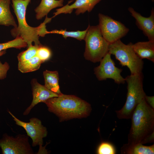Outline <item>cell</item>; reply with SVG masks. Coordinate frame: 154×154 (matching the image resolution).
<instances>
[{"instance_id":"cell-1","label":"cell","mask_w":154,"mask_h":154,"mask_svg":"<svg viewBox=\"0 0 154 154\" xmlns=\"http://www.w3.org/2000/svg\"><path fill=\"white\" fill-rule=\"evenodd\" d=\"M131 127L128 143L144 144L154 140V109L145 98L137 106L131 118Z\"/></svg>"},{"instance_id":"cell-2","label":"cell","mask_w":154,"mask_h":154,"mask_svg":"<svg viewBox=\"0 0 154 154\" xmlns=\"http://www.w3.org/2000/svg\"><path fill=\"white\" fill-rule=\"evenodd\" d=\"M12 7L16 16L18 25L12 29L10 32L14 37H20L27 44L28 47L32 45H41L39 40V36L44 37L48 34L46 29V24L49 23L52 18L47 16L44 21L37 27H34L29 26L26 20L25 15L27 7L31 0H11Z\"/></svg>"},{"instance_id":"cell-3","label":"cell","mask_w":154,"mask_h":154,"mask_svg":"<svg viewBox=\"0 0 154 154\" xmlns=\"http://www.w3.org/2000/svg\"><path fill=\"white\" fill-rule=\"evenodd\" d=\"M44 103L50 112L62 120L86 117L91 110L90 105L88 103L72 95L62 94L50 98Z\"/></svg>"},{"instance_id":"cell-4","label":"cell","mask_w":154,"mask_h":154,"mask_svg":"<svg viewBox=\"0 0 154 154\" xmlns=\"http://www.w3.org/2000/svg\"><path fill=\"white\" fill-rule=\"evenodd\" d=\"M143 79L142 73L130 74L125 78L127 84V98L122 108L116 111L119 119H131L137 105L145 98L146 94L143 89Z\"/></svg>"},{"instance_id":"cell-5","label":"cell","mask_w":154,"mask_h":154,"mask_svg":"<svg viewBox=\"0 0 154 154\" xmlns=\"http://www.w3.org/2000/svg\"><path fill=\"white\" fill-rule=\"evenodd\" d=\"M84 40L85 59L94 63L100 62L108 52L110 43L103 37L98 25H89Z\"/></svg>"},{"instance_id":"cell-6","label":"cell","mask_w":154,"mask_h":154,"mask_svg":"<svg viewBox=\"0 0 154 154\" xmlns=\"http://www.w3.org/2000/svg\"><path fill=\"white\" fill-rule=\"evenodd\" d=\"M131 44H126L119 39L110 44L108 52L114 55L122 66H127L131 74L142 73L143 61L135 52Z\"/></svg>"},{"instance_id":"cell-7","label":"cell","mask_w":154,"mask_h":154,"mask_svg":"<svg viewBox=\"0 0 154 154\" xmlns=\"http://www.w3.org/2000/svg\"><path fill=\"white\" fill-rule=\"evenodd\" d=\"M27 134H19L15 137L4 134L0 139L2 154H34V152Z\"/></svg>"},{"instance_id":"cell-8","label":"cell","mask_w":154,"mask_h":154,"mask_svg":"<svg viewBox=\"0 0 154 154\" xmlns=\"http://www.w3.org/2000/svg\"><path fill=\"white\" fill-rule=\"evenodd\" d=\"M98 16L101 34L110 44L120 39L129 32V29L120 21L100 13Z\"/></svg>"},{"instance_id":"cell-9","label":"cell","mask_w":154,"mask_h":154,"mask_svg":"<svg viewBox=\"0 0 154 154\" xmlns=\"http://www.w3.org/2000/svg\"><path fill=\"white\" fill-rule=\"evenodd\" d=\"M7 112L12 117L16 124L23 127L26 131L27 135L30 137L32 140V146L33 147L39 146L38 153L42 151L43 147V138L47 135L46 128L42 123L38 119L34 117L29 119V122L22 121L14 115L9 110Z\"/></svg>"},{"instance_id":"cell-10","label":"cell","mask_w":154,"mask_h":154,"mask_svg":"<svg viewBox=\"0 0 154 154\" xmlns=\"http://www.w3.org/2000/svg\"><path fill=\"white\" fill-rule=\"evenodd\" d=\"M111 55L108 52L103 57L100 61L99 65L94 68V74L99 80L110 78L117 84H124L125 82V78L121 74L122 69L115 66Z\"/></svg>"},{"instance_id":"cell-11","label":"cell","mask_w":154,"mask_h":154,"mask_svg":"<svg viewBox=\"0 0 154 154\" xmlns=\"http://www.w3.org/2000/svg\"><path fill=\"white\" fill-rule=\"evenodd\" d=\"M102 0H75V2L70 5L73 0L68 1L67 4L63 6L61 8L56 10V12L52 17L53 18L58 15L62 13L70 14L74 10L76 9L75 13L76 15L80 13H83L86 11L90 12L94 8L95 5Z\"/></svg>"},{"instance_id":"cell-12","label":"cell","mask_w":154,"mask_h":154,"mask_svg":"<svg viewBox=\"0 0 154 154\" xmlns=\"http://www.w3.org/2000/svg\"><path fill=\"white\" fill-rule=\"evenodd\" d=\"M128 10L135 19L136 24L142 31L149 40L154 41V9L152 8L149 17L142 16L132 7H129Z\"/></svg>"},{"instance_id":"cell-13","label":"cell","mask_w":154,"mask_h":154,"mask_svg":"<svg viewBox=\"0 0 154 154\" xmlns=\"http://www.w3.org/2000/svg\"><path fill=\"white\" fill-rule=\"evenodd\" d=\"M31 84L33 100L31 105L24 112V116L29 114L32 109L38 103H44L50 98L59 96L49 90L44 86L39 84L35 79L32 80Z\"/></svg>"},{"instance_id":"cell-14","label":"cell","mask_w":154,"mask_h":154,"mask_svg":"<svg viewBox=\"0 0 154 154\" xmlns=\"http://www.w3.org/2000/svg\"><path fill=\"white\" fill-rule=\"evenodd\" d=\"M135 52L141 59H147L154 62V41L139 42L132 43Z\"/></svg>"},{"instance_id":"cell-15","label":"cell","mask_w":154,"mask_h":154,"mask_svg":"<svg viewBox=\"0 0 154 154\" xmlns=\"http://www.w3.org/2000/svg\"><path fill=\"white\" fill-rule=\"evenodd\" d=\"M64 1V0H41L39 5L35 9L36 19H41L53 9L62 7Z\"/></svg>"},{"instance_id":"cell-16","label":"cell","mask_w":154,"mask_h":154,"mask_svg":"<svg viewBox=\"0 0 154 154\" xmlns=\"http://www.w3.org/2000/svg\"><path fill=\"white\" fill-rule=\"evenodd\" d=\"M11 0H0V25L11 26L15 28L17 25L10 11Z\"/></svg>"},{"instance_id":"cell-17","label":"cell","mask_w":154,"mask_h":154,"mask_svg":"<svg viewBox=\"0 0 154 154\" xmlns=\"http://www.w3.org/2000/svg\"><path fill=\"white\" fill-rule=\"evenodd\" d=\"M122 154H152L154 153V144L145 146L141 143L124 144L121 148Z\"/></svg>"},{"instance_id":"cell-18","label":"cell","mask_w":154,"mask_h":154,"mask_svg":"<svg viewBox=\"0 0 154 154\" xmlns=\"http://www.w3.org/2000/svg\"><path fill=\"white\" fill-rule=\"evenodd\" d=\"M44 86L50 91L60 95V92L58 84L59 76L57 71L46 70L43 72Z\"/></svg>"},{"instance_id":"cell-19","label":"cell","mask_w":154,"mask_h":154,"mask_svg":"<svg viewBox=\"0 0 154 154\" xmlns=\"http://www.w3.org/2000/svg\"><path fill=\"white\" fill-rule=\"evenodd\" d=\"M42 62L36 55L29 60L19 62L18 68L22 73H27L38 70Z\"/></svg>"},{"instance_id":"cell-20","label":"cell","mask_w":154,"mask_h":154,"mask_svg":"<svg viewBox=\"0 0 154 154\" xmlns=\"http://www.w3.org/2000/svg\"><path fill=\"white\" fill-rule=\"evenodd\" d=\"M88 28L83 31H67L66 29H60V30H54L48 31V33H54L61 35L65 39L68 37L73 38L80 40H84Z\"/></svg>"},{"instance_id":"cell-21","label":"cell","mask_w":154,"mask_h":154,"mask_svg":"<svg viewBox=\"0 0 154 154\" xmlns=\"http://www.w3.org/2000/svg\"><path fill=\"white\" fill-rule=\"evenodd\" d=\"M27 44L20 37H17L12 40L0 43V52L11 48L18 49L25 48Z\"/></svg>"},{"instance_id":"cell-22","label":"cell","mask_w":154,"mask_h":154,"mask_svg":"<svg viewBox=\"0 0 154 154\" xmlns=\"http://www.w3.org/2000/svg\"><path fill=\"white\" fill-rule=\"evenodd\" d=\"M40 46L32 45L28 47L27 50L19 54L17 57L19 62H23L29 60L36 56L37 50Z\"/></svg>"},{"instance_id":"cell-23","label":"cell","mask_w":154,"mask_h":154,"mask_svg":"<svg viewBox=\"0 0 154 154\" xmlns=\"http://www.w3.org/2000/svg\"><path fill=\"white\" fill-rule=\"evenodd\" d=\"M98 154H115L116 149L114 145L106 141L102 142L98 146L96 150Z\"/></svg>"},{"instance_id":"cell-24","label":"cell","mask_w":154,"mask_h":154,"mask_svg":"<svg viewBox=\"0 0 154 154\" xmlns=\"http://www.w3.org/2000/svg\"><path fill=\"white\" fill-rule=\"evenodd\" d=\"M51 55L50 49L48 47L40 45L37 51L36 56L41 60L42 62L49 60Z\"/></svg>"},{"instance_id":"cell-25","label":"cell","mask_w":154,"mask_h":154,"mask_svg":"<svg viewBox=\"0 0 154 154\" xmlns=\"http://www.w3.org/2000/svg\"><path fill=\"white\" fill-rule=\"evenodd\" d=\"M9 68V66L7 62L2 64L0 61V80H3L6 78Z\"/></svg>"},{"instance_id":"cell-26","label":"cell","mask_w":154,"mask_h":154,"mask_svg":"<svg viewBox=\"0 0 154 154\" xmlns=\"http://www.w3.org/2000/svg\"><path fill=\"white\" fill-rule=\"evenodd\" d=\"M145 99L147 104L152 108L154 109V96H148L146 95Z\"/></svg>"},{"instance_id":"cell-27","label":"cell","mask_w":154,"mask_h":154,"mask_svg":"<svg viewBox=\"0 0 154 154\" xmlns=\"http://www.w3.org/2000/svg\"><path fill=\"white\" fill-rule=\"evenodd\" d=\"M5 53H6L5 50L0 52V57L2 56L4 54H5Z\"/></svg>"},{"instance_id":"cell-28","label":"cell","mask_w":154,"mask_h":154,"mask_svg":"<svg viewBox=\"0 0 154 154\" xmlns=\"http://www.w3.org/2000/svg\"><path fill=\"white\" fill-rule=\"evenodd\" d=\"M153 2H154V0H151Z\"/></svg>"}]
</instances>
